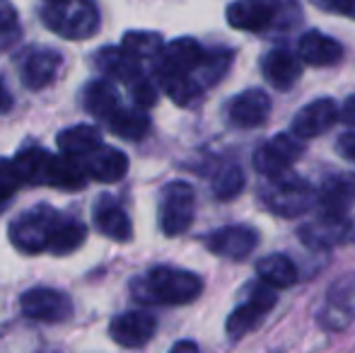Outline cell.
Here are the masks:
<instances>
[{"label":"cell","instance_id":"cell-38","mask_svg":"<svg viewBox=\"0 0 355 353\" xmlns=\"http://www.w3.org/2000/svg\"><path fill=\"white\" fill-rule=\"evenodd\" d=\"M319 8L329 10V12H338V15H348L355 19V0H319Z\"/></svg>","mask_w":355,"mask_h":353},{"label":"cell","instance_id":"cell-32","mask_svg":"<svg viewBox=\"0 0 355 353\" xmlns=\"http://www.w3.org/2000/svg\"><path fill=\"white\" fill-rule=\"evenodd\" d=\"M121 49L126 53H131V56L141 63L145 58H155V61H157L164 44H162V37L155 32H126Z\"/></svg>","mask_w":355,"mask_h":353},{"label":"cell","instance_id":"cell-39","mask_svg":"<svg viewBox=\"0 0 355 353\" xmlns=\"http://www.w3.org/2000/svg\"><path fill=\"white\" fill-rule=\"evenodd\" d=\"M336 148H338V153H341V155L346 157V160L355 162V131L343 133V136L338 138Z\"/></svg>","mask_w":355,"mask_h":353},{"label":"cell","instance_id":"cell-8","mask_svg":"<svg viewBox=\"0 0 355 353\" xmlns=\"http://www.w3.org/2000/svg\"><path fill=\"white\" fill-rule=\"evenodd\" d=\"M19 307L34 322H66L73 315V300L53 288H32L19 298Z\"/></svg>","mask_w":355,"mask_h":353},{"label":"cell","instance_id":"cell-3","mask_svg":"<svg viewBox=\"0 0 355 353\" xmlns=\"http://www.w3.org/2000/svg\"><path fill=\"white\" fill-rule=\"evenodd\" d=\"M58 221L61 213L53 211L51 206L32 208L10 223V242L24 255H39L42 250H49Z\"/></svg>","mask_w":355,"mask_h":353},{"label":"cell","instance_id":"cell-40","mask_svg":"<svg viewBox=\"0 0 355 353\" xmlns=\"http://www.w3.org/2000/svg\"><path fill=\"white\" fill-rule=\"evenodd\" d=\"M338 119H341L343 123H348V126L355 128V94L353 97H348L346 102H343V107L338 109Z\"/></svg>","mask_w":355,"mask_h":353},{"label":"cell","instance_id":"cell-21","mask_svg":"<svg viewBox=\"0 0 355 353\" xmlns=\"http://www.w3.org/2000/svg\"><path fill=\"white\" fill-rule=\"evenodd\" d=\"M94 66H97V71L102 73L104 78L116 80V83H126V85L136 83L138 78L143 76L141 63H138L131 53H126L119 46H104L102 51H97Z\"/></svg>","mask_w":355,"mask_h":353},{"label":"cell","instance_id":"cell-24","mask_svg":"<svg viewBox=\"0 0 355 353\" xmlns=\"http://www.w3.org/2000/svg\"><path fill=\"white\" fill-rule=\"evenodd\" d=\"M83 102H85V109H87L92 117L102 119V121H109V119L121 109L116 87L109 80H104V78H97V80L85 85Z\"/></svg>","mask_w":355,"mask_h":353},{"label":"cell","instance_id":"cell-20","mask_svg":"<svg viewBox=\"0 0 355 353\" xmlns=\"http://www.w3.org/2000/svg\"><path fill=\"white\" fill-rule=\"evenodd\" d=\"M83 167H85V172H87V177L97 179V182H102V184H114L126 177L128 157L112 146H99L92 155L85 157Z\"/></svg>","mask_w":355,"mask_h":353},{"label":"cell","instance_id":"cell-4","mask_svg":"<svg viewBox=\"0 0 355 353\" xmlns=\"http://www.w3.org/2000/svg\"><path fill=\"white\" fill-rule=\"evenodd\" d=\"M261 198L276 216L283 218L302 216V213L312 211L317 206V191L307 182L295 177L293 172L278 179H268Z\"/></svg>","mask_w":355,"mask_h":353},{"label":"cell","instance_id":"cell-25","mask_svg":"<svg viewBox=\"0 0 355 353\" xmlns=\"http://www.w3.org/2000/svg\"><path fill=\"white\" fill-rule=\"evenodd\" d=\"M94 223H97V227L102 230V235H107L109 240L128 242L133 237L131 218H128V213L114 201L97 203V208H94Z\"/></svg>","mask_w":355,"mask_h":353},{"label":"cell","instance_id":"cell-16","mask_svg":"<svg viewBox=\"0 0 355 353\" xmlns=\"http://www.w3.org/2000/svg\"><path fill=\"white\" fill-rule=\"evenodd\" d=\"M268 112H271V99H268V94L263 92V89H257V87L239 92L227 107L230 121L239 128L261 126L268 119Z\"/></svg>","mask_w":355,"mask_h":353},{"label":"cell","instance_id":"cell-22","mask_svg":"<svg viewBox=\"0 0 355 353\" xmlns=\"http://www.w3.org/2000/svg\"><path fill=\"white\" fill-rule=\"evenodd\" d=\"M261 71L276 89H290L302 73V63H300L297 53L288 51V49H273L263 56Z\"/></svg>","mask_w":355,"mask_h":353},{"label":"cell","instance_id":"cell-28","mask_svg":"<svg viewBox=\"0 0 355 353\" xmlns=\"http://www.w3.org/2000/svg\"><path fill=\"white\" fill-rule=\"evenodd\" d=\"M87 182V172H85L83 162L73 160L66 155H53L51 157V167H49V187H58V189H80Z\"/></svg>","mask_w":355,"mask_h":353},{"label":"cell","instance_id":"cell-5","mask_svg":"<svg viewBox=\"0 0 355 353\" xmlns=\"http://www.w3.org/2000/svg\"><path fill=\"white\" fill-rule=\"evenodd\" d=\"M196 213V196L187 182H172L162 189L159 198V227L167 237L187 232Z\"/></svg>","mask_w":355,"mask_h":353},{"label":"cell","instance_id":"cell-35","mask_svg":"<svg viewBox=\"0 0 355 353\" xmlns=\"http://www.w3.org/2000/svg\"><path fill=\"white\" fill-rule=\"evenodd\" d=\"M22 39L17 10L10 3H0V49H10Z\"/></svg>","mask_w":355,"mask_h":353},{"label":"cell","instance_id":"cell-29","mask_svg":"<svg viewBox=\"0 0 355 353\" xmlns=\"http://www.w3.org/2000/svg\"><path fill=\"white\" fill-rule=\"evenodd\" d=\"M109 131L116 133V136L126 138V141H141L150 128V119L148 114L141 109H119L112 119L107 121Z\"/></svg>","mask_w":355,"mask_h":353},{"label":"cell","instance_id":"cell-15","mask_svg":"<svg viewBox=\"0 0 355 353\" xmlns=\"http://www.w3.org/2000/svg\"><path fill=\"white\" fill-rule=\"evenodd\" d=\"M203 56H206V49L196 39H174V42L164 44L162 53L157 58V71L193 76L196 68L201 66Z\"/></svg>","mask_w":355,"mask_h":353},{"label":"cell","instance_id":"cell-7","mask_svg":"<svg viewBox=\"0 0 355 353\" xmlns=\"http://www.w3.org/2000/svg\"><path fill=\"white\" fill-rule=\"evenodd\" d=\"M276 305V291L263 283H254L249 288V295L244 302H239L232 310V315L227 317V334L232 339H239V336L249 334L268 312Z\"/></svg>","mask_w":355,"mask_h":353},{"label":"cell","instance_id":"cell-23","mask_svg":"<svg viewBox=\"0 0 355 353\" xmlns=\"http://www.w3.org/2000/svg\"><path fill=\"white\" fill-rule=\"evenodd\" d=\"M102 146V136L94 126L80 123V126H71L66 131L58 133V148L66 157L83 162L87 155H92L97 148Z\"/></svg>","mask_w":355,"mask_h":353},{"label":"cell","instance_id":"cell-36","mask_svg":"<svg viewBox=\"0 0 355 353\" xmlns=\"http://www.w3.org/2000/svg\"><path fill=\"white\" fill-rule=\"evenodd\" d=\"M19 175L15 170L12 160H3L0 157V208L8 206L10 198L15 196V191L19 189Z\"/></svg>","mask_w":355,"mask_h":353},{"label":"cell","instance_id":"cell-26","mask_svg":"<svg viewBox=\"0 0 355 353\" xmlns=\"http://www.w3.org/2000/svg\"><path fill=\"white\" fill-rule=\"evenodd\" d=\"M51 153H46L44 148H24L17 153V157L12 160L15 170L19 175L22 184H46L49 179V167H51Z\"/></svg>","mask_w":355,"mask_h":353},{"label":"cell","instance_id":"cell-12","mask_svg":"<svg viewBox=\"0 0 355 353\" xmlns=\"http://www.w3.org/2000/svg\"><path fill=\"white\" fill-rule=\"evenodd\" d=\"M203 242H206V247L213 255L225 257V259H232V261H242L257 250L259 235L252 227L230 225V227H220V230L211 232Z\"/></svg>","mask_w":355,"mask_h":353},{"label":"cell","instance_id":"cell-19","mask_svg":"<svg viewBox=\"0 0 355 353\" xmlns=\"http://www.w3.org/2000/svg\"><path fill=\"white\" fill-rule=\"evenodd\" d=\"M343 56V49L336 39L327 37L322 32H307L297 42V58L300 63H307L314 68L336 66Z\"/></svg>","mask_w":355,"mask_h":353},{"label":"cell","instance_id":"cell-17","mask_svg":"<svg viewBox=\"0 0 355 353\" xmlns=\"http://www.w3.org/2000/svg\"><path fill=\"white\" fill-rule=\"evenodd\" d=\"M317 191V206L324 213L346 216L355 203V175H331Z\"/></svg>","mask_w":355,"mask_h":353},{"label":"cell","instance_id":"cell-2","mask_svg":"<svg viewBox=\"0 0 355 353\" xmlns=\"http://www.w3.org/2000/svg\"><path fill=\"white\" fill-rule=\"evenodd\" d=\"M42 19L53 34L68 42H85L94 37L99 29V10L85 0H68V3H49L42 10Z\"/></svg>","mask_w":355,"mask_h":353},{"label":"cell","instance_id":"cell-37","mask_svg":"<svg viewBox=\"0 0 355 353\" xmlns=\"http://www.w3.org/2000/svg\"><path fill=\"white\" fill-rule=\"evenodd\" d=\"M128 87H131V97H133V102H136V109H141V112L150 109L157 102V85H155L153 80H148V78L141 76Z\"/></svg>","mask_w":355,"mask_h":353},{"label":"cell","instance_id":"cell-30","mask_svg":"<svg viewBox=\"0 0 355 353\" xmlns=\"http://www.w3.org/2000/svg\"><path fill=\"white\" fill-rule=\"evenodd\" d=\"M85 232L87 230H85V225L80 221L61 216V221H58L56 230L51 235V242H49V250L53 255H71L85 242Z\"/></svg>","mask_w":355,"mask_h":353},{"label":"cell","instance_id":"cell-1","mask_svg":"<svg viewBox=\"0 0 355 353\" xmlns=\"http://www.w3.org/2000/svg\"><path fill=\"white\" fill-rule=\"evenodd\" d=\"M203 291V281L191 271L172 266H155L133 281V298L143 305H187Z\"/></svg>","mask_w":355,"mask_h":353},{"label":"cell","instance_id":"cell-18","mask_svg":"<svg viewBox=\"0 0 355 353\" xmlns=\"http://www.w3.org/2000/svg\"><path fill=\"white\" fill-rule=\"evenodd\" d=\"M278 8L281 5L273 3H257V0H242V3H232L227 8V22L234 29H244V32H261V29L271 27L278 17Z\"/></svg>","mask_w":355,"mask_h":353},{"label":"cell","instance_id":"cell-10","mask_svg":"<svg viewBox=\"0 0 355 353\" xmlns=\"http://www.w3.org/2000/svg\"><path fill=\"white\" fill-rule=\"evenodd\" d=\"M338 121V107L336 102L327 97H319L314 102H309L307 107H302L293 119V133L300 143L309 141V138H317L322 133H327L329 128H334V123Z\"/></svg>","mask_w":355,"mask_h":353},{"label":"cell","instance_id":"cell-11","mask_svg":"<svg viewBox=\"0 0 355 353\" xmlns=\"http://www.w3.org/2000/svg\"><path fill=\"white\" fill-rule=\"evenodd\" d=\"M157 329V322L150 315L148 310H131L123 312V315L114 317L112 325H109V334L123 349H138L145 346L155 336Z\"/></svg>","mask_w":355,"mask_h":353},{"label":"cell","instance_id":"cell-13","mask_svg":"<svg viewBox=\"0 0 355 353\" xmlns=\"http://www.w3.org/2000/svg\"><path fill=\"white\" fill-rule=\"evenodd\" d=\"M355 320V276H346L331 286L319 312V322L329 329H341Z\"/></svg>","mask_w":355,"mask_h":353},{"label":"cell","instance_id":"cell-31","mask_svg":"<svg viewBox=\"0 0 355 353\" xmlns=\"http://www.w3.org/2000/svg\"><path fill=\"white\" fill-rule=\"evenodd\" d=\"M157 73V85L179 104V107H187V104L196 102V97L201 94V87L193 83L191 76H182V73H167V71H155Z\"/></svg>","mask_w":355,"mask_h":353},{"label":"cell","instance_id":"cell-42","mask_svg":"<svg viewBox=\"0 0 355 353\" xmlns=\"http://www.w3.org/2000/svg\"><path fill=\"white\" fill-rule=\"evenodd\" d=\"M10 104H12V97H10L8 87H5V83L0 80V112H8Z\"/></svg>","mask_w":355,"mask_h":353},{"label":"cell","instance_id":"cell-27","mask_svg":"<svg viewBox=\"0 0 355 353\" xmlns=\"http://www.w3.org/2000/svg\"><path fill=\"white\" fill-rule=\"evenodd\" d=\"M259 278L263 286L273 288V291H283L297 283V266L283 255H268L257 264Z\"/></svg>","mask_w":355,"mask_h":353},{"label":"cell","instance_id":"cell-9","mask_svg":"<svg viewBox=\"0 0 355 353\" xmlns=\"http://www.w3.org/2000/svg\"><path fill=\"white\" fill-rule=\"evenodd\" d=\"M351 235V221L348 216H334V213L319 211L300 227V240L312 250H331Z\"/></svg>","mask_w":355,"mask_h":353},{"label":"cell","instance_id":"cell-14","mask_svg":"<svg viewBox=\"0 0 355 353\" xmlns=\"http://www.w3.org/2000/svg\"><path fill=\"white\" fill-rule=\"evenodd\" d=\"M63 66V56L53 49H32L24 56L22 66H19V76L22 83L29 89H44L56 80L58 71Z\"/></svg>","mask_w":355,"mask_h":353},{"label":"cell","instance_id":"cell-6","mask_svg":"<svg viewBox=\"0 0 355 353\" xmlns=\"http://www.w3.org/2000/svg\"><path fill=\"white\" fill-rule=\"evenodd\" d=\"M302 155V143L290 133H278L271 141H266L263 146L257 148L254 153V167L259 175L268 179H278L288 175L293 170V165Z\"/></svg>","mask_w":355,"mask_h":353},{"label":"cell","instance_id":"cell-41","mask_svg":"<svg viewBox=\"0 0 355 353\" xmlns=\"http://www.w3.org/2000/svg\"><path fill=\"white\" fill-rule=\"evenodd\" d=\"M169 353H201V351H198V346L193 341H179V344L172 346Z\"/></svg>","mask_w":355,"mask_h":353},{"label":"cell","instance_id":"cell-33","mask_svg":"<svg viewBox=\"0 0 355 353\" xmlns=\"http://www.w3.org/2000/svg\"><path fill=\"white\" fill-rule=\"evenodd\" d=\"M227 68H230V53L227 51H206L201 66L196 68V73H193L191 78H193V83L203 89V87L213 85V83H218L220 78L225 76Z\"/></svg>","mask_w":355,"mask_h":353},{"label":"cell","instance_id":"cell-34","mask_svg":"<svg viewBox=\"0 0 355 353\" xmlns=\"http://www.w3.org/2000/svg\"><path fill=\"white\" fill-rule=\"evenodd\" d=\"M244 189V172L237 165H227L215 175L213 179V193L218 201H232Z\"/></svg>","mask_w":355,"mask_h":353}]
</instances>
